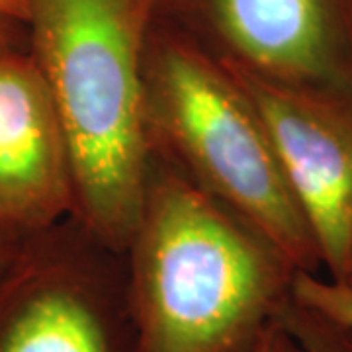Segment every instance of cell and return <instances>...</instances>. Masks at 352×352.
I'll return each instance as SVG.
<instances>
[{
	"instance_id": "obj_1",
	"label": "cell",
	"mask_w": 352,
	"mask_h": 352,
	"mask_svg": "<svg viewBox=\"0 0 352 352\" xmlns=\"http://www.w3.org/2000/svg\"><path fill=\"white\" fill-rule=\"evenodd\" d=\"M124 258L135 352H251L302 272L157 155Z\"/></svg>"
},
{
	"instance_id": "obj_2",
	"label": "cell",
	"mask_w": 352,
	"mask_h": 352,
	"mask_svg": "<svg viewBox=\"0 0 352 352\" xmlns=\"http://www.w3.org/2000/svg\"><path fill=\"white\" fill-rule=\"evenodd\" d=\"M25 24L71 155L73 217L124 252L151 157L143 122L151 0H30Z\"/></svg>"
},
{
	"instance_id": "obj_3",
	"label": "cell",
	"mask_w": 352,
	"mask_h": 352,
	"mask_svg": "<svg viewBox=\"0 0 352 352\" xmlns=\"http://www.w3.org/2000/svg\"><path fill=\"white\" fill-rule=\"evenodd\" d=\"M143 122L164 159L256 229L302 272L321 258L251 98L219 61L153 24L143 47Z\"/></svg>"
},
{
	"instance_id": "obj_4",
	"label": "cell",
	"mask_w": 352,
	"mask_h": 352,
	"mask_svg": "<svg viewBox=\"0 0 352 352\" xmlns=\"http://www.w3.org/2000/svg\"><path fill=\"white\" fill-rule=\"evenodd\" d=\"M0 352H135L124 252L73 215L24 237L0 268Z\"/></svg>"
},
{
	"instance_id": "obj_5",
	"label": "cell",
	"mask_w": 352,
	"mask_h": 352,
	"mask_svg": "<svg viewBox=\"0 0 352 352\" xmlns=\"http://www.w3.org/2000/svg\"><path fill=\"white\" fill-rule=\"evenodd\" d=\"M151 22L229 69L352 88V0H151Z\"/></svg>"
},
{
	"instance_id": "obj_6",
	"label": "cell",
	"mask_w": 352,
	"mask_h": 352,
	"mask_svg": "<svg viewBox=\"0 0 352 352\" xmlns=\"http://www.w3.org/2000/svg\"><path fill=\"white\" fill-rule=\"evenodd\" d=\"M226 69L263 120L314 233L325 276L340 280L352 243V88L284 82Z\"/></svg>"
},
{
	"instance_id": "obj_7",
	"label": "cell",
	"mask_w": 352,
	"mask_h": 352,
	"mask_svg": "<svg viewBox=\"0 0 352 352\" xmlns=\"http://www.w3.org/2000/svg\"><path fill=\"white\" fill-rule=\"evenodd\" d=\"M75 212L73 166L30 47H0V226L24 239Z\"/></svg>"
},
{
	"instance_id": "obj_8",
	"label": "cell",
	"mask_w": 352,
	"mask_h": 352,
	"mask_svg": "<svg viewBox=\"0 0 352 352\" xmlns=\"http://www.w3.org/2000/svg\"><path fill=\"white\" fill-rule=\"evenodd\" d=\"M305 352H352V331L294 296L278 315Z\"/></svg>"
},
{
	"instance_id": "obj_9",
	"label": "cell",
	"mask_w": 352,
	"mask_h": 352,
	"mask_svg": "<svg viewBox=\"0 0 352 352\" xmlns=\"http://www.w3.org/2000/svg\"><path fill=\"white\" fill-rule=\"evenodd\" d=\"M292 296L352 331V280H335L319 272H300Z\"/></svg>"
},
{
	"instance_id": "obj_10",
	"label": "cell",
	"mask_w": 352,
	"mask_h": 352,
	"mask_svg": "<svg viewBox=\"0 0 352 352\" xmlns=\"http://www.w3.org/2000/svg\"><path fill=\"white\" fill-rule=\"evenodd\" d=\"M251 352H305V349L296 340L288 329L280 323V319H276L261 335V339L256 340Z\"/></svg>"
},
{
	"instance_id": "obj_11",
	"label": "cell",
	"mask_w": 352,
	"mask_h": 352,
	"mask_svg": "<svg viewBox=\"0 0 352 352\" xmlns=\"http://www.w3.org/2000/svg\"><path fill=\"white\" fill-rule=\"evenodd\" d=\"M0 47H30V34L24 20L0 12Z\"/></svg>"
},
{
	"instance_id": "obj_12",
	"label": "cell",
	"mask_w": 352,
	"mask_h": 352,
	"mask_svg": "<svg viewBox=\"0 0 352 352\" xmlns=\"http://www.w3.org/2000/svg\"><path fill=\"white\" fill-rule=\"evenodd\" d=\"M20 241L22 239L14 237L12 233H8L4 227L0 226V268L12 258V254L18 249Z\"/></svg>"
},
{
	"instance_id": "obj_13",
	"label": "cell",
	"mask_w": 352,
	"mask_h": 352,
	"mask_svg": "<svg viewBox=\"0 0 352 352\" xmlns=\"http://www.w3.org/2000/svg\"><path fill=\"white\" fill-rule=\"evenodd\" d=\"M28 6H30V0H0V12L16 16L24 22L28 18Z\"/></svg>"
},
{
	"instance_id": "obj_14",
	"label": "cell",
	"mask_w": 352,
	"mask_h": 352,
	"mask_svg": "<svg viewBox=\"0 0 352 352\" xmlns=\"http://www.w3.org/2000/svg\"><path fill=\"white\" fill-rule=\"evenodd\" d=\"M344 278H351L352 280V243H351V252H349V261H346V270H344V276L340 278V280H344Z\"/></svg>"
}]
</instances>
